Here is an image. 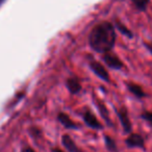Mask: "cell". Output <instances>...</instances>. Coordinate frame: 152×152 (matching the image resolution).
Here are the masks:
<instances>
[{"mask_svg":"<svg viewBox=\"0 0 152 152\" xmlns=\"http://www.w3.org/2000/svg\"><path fill=\"white\" fill-rule=\"evenodd\" d=\"M22 152H34V151L31 149V148H28V147H26V148H24V149L22 150Z\"/></svg>","mask_w":152,"mask_h":152,"instance_id":"obj_17","label":"cell"},{"mask_svg":"<svg viewBox=\"0 0 152 152\" xmlns=\"http://www.w3.org/2000/svg\"><path fill=\"white\" fill-rule=\"evenodd\" d=\"M58 121L66 127V128H77V125L69 118V116L66 114H63V113H61V114L58 115Z\"/></svg>","mask_w":152,"mask_h":152,"instance_id":"obj_10","label":"cell"},{"mask_svg":"<svg viewBox=\"0 0 152 152\" xmlns=\"http://www.w3.org/2000/svg\"><path fill=\"white\" fill-rule=\"evenodd\" d=\"M61 143L65 146V148L68 150L69 152H81V150L77 147L74 141L71 139V137L68 134H64L61 137Z\"/></svg>","mask_w":152,"mask_h":152,"instance_id":"obj_5","label":"cell"},{"mask_svg":"<svg viewBox=\"0 0 152 152\" xmlns=\"http://www.w3.org/2000/svg\"><path fill=\"white\" fill-rule=\"evenodd\" d=\"M131 1L139 11H145L149 4V0H131Z\"/></svg>","mask_w":152,"mask_h":152,"instance_id":"obj_12","label":"cell"},{"mask_svg":"<svg viewBox=\"0 0 152 152\" xmlns=\"http://www.w3.org/2000/svg\"><path fill=\"white\" fill-rule=\"evenodd\" d=\"M83 119H85V122L87 123L88 126H90L91 128H94V129H100L102 128L101 124L100 122L97 120L95 116H94L93 113L91 112H86L83 114Z\"/></svg>","mask_w":152,"mask_h":152,"instance_id":"obj_4","label":"cell"},{"mask_svg":"<svg viewBox=\"0 0 152 152\" xmlns=\"http://www.w3.org/2000/svg\"><path fill=\"white\" fill-rule=\"evenodd\" d=\"M117 26H118V28H119V30H120L122 34H124L125 36H127V37H129V38H131L132 37V34H131V31L128 29V28H126L125 26H123V24H121V23H118L117 24Z\"/></svg>","mask_w":152,"mask_h":152,"instance_id":"obj_14","label":"cell"},{"mask_svg":"<svg viewBox=\"0 0 152 152\" xmlns=\"http://www.w3.org/2000/svg\"><path fill=\"white\" fill-rule=\"evenodd\" d=\"M90 67H91V69L94 71V73H95L99 78L103 79V80H105V81L110 80V75H108L107 70H106L100 63L92 61V63L90 64Z\"/></svg>","mask_w":152,"mask_h":152,"instance_id":"obj_3","label":"cell"},{"mask_svg":"<svg viewBox=\"0 0 152 152\" xmlns=\"http://www.w3.org/2000/svg\"><path fill=\"white\" fill-rule=\"evenodd\" d=\"M142 118L145 119L149 124L152 125V112H145L142 115Z\"/></svg>","mask_w":152,"mask_h":152,"instance_id":"obj_15","label":"cell"},{"mask_svg":"<svg viewBox=\"0 0 152 152\" xmlns=\"http://www.w3.org/2000/svg\"><path fill=\"white\" fill-rule=\"evenodd\" d=\"M53 152H63V151H61V149H56V148H55V149H53Z\"/></svg>","mask_w":152,"mask_h":152,"instance_id":"obj_18","label":"cell"},{"mask_svg":"<svg viewBox=\"0 0 152 152\" xmlns=\"http://www.w3.org/2000/svg\"><path fill=\"white\" fill-rule=\"evenodd\" d=\"M105 144H106V147H107V149L110 150V151H116V150H117L116 143H115L114 140H113L112 137H107V135L105 137Z\"/></svg>","mask_w":152,"mask_h":152,"instance_id":"obj_13","label":"cell"},{"mask_svg":"<svg viewBox=\"0 0 152 152\" xmlns=\"http://www.w3.org/2000/svg\"><path fill=\"white\" fill-rule=\"evenodd\" d=\"M126 144L129 147H143L144 139L139 134H131L127 137Z\"/></svg>","mask_w":152,"mask_h":152,"instance_id":"obj_7","label":"cell"},{"mask_svg":"<svg viewBox=\"0 0 152 152\" xmlns=\"http://www.w3.org/2000/svg\"><path fill=\"white\" fill-rule=\"evenodd\" d=\"M118 116L120 118V121L122 123V126L124 128V130L126 132H129L131 129V123L129 121V118H128V114H127L126 110L125 108H122L118 112Z\"/></svg>","mask_w":152,"mask_h":152,"instance_id":"obj_6","label":"cell"},{"mask_svg":"<svg viewBox=\"0 0 152 152\" xmlns=\"http://www.w3.org/2000/svg\"><path fill=\"white\" fill-rule=\"evenodd\" d=\"M103 61L108 67L113 68V69L119 70V69H122L123 68V63L121 61V59L119 58L116 54H114V53H110V52L104 53Z\"/></svg>","mask_w":152,"mask_h":152,"instance_id":"obj_2","label":"cell"},{"mask_svg":"<svg viewBox=\"0 0 152 152\" xmlns=\"http://www.w3.org/2000/svg\"><path fill=\"white\" fill-rule=\"evenodd\" d=\"M127 89H128V91L130 92L131 94H133L135 97H137V98L145 97V92H144V90L142 89V87L137 85V83H127Z\"/></svg>","mask_w":152,"mask_h":152,"instance_id":"obj_8","label":"cell"},{"mask_svg":"<svg viewBox=\"0 0 152 152\" xmlns=\"http://www.w3.org/2000/svg\"><path fill=\"white\" fill-rule=\"evenodd\" d=\"M145 46H146V48L148 49V50L150 51V52L152 53V42H149V43H146L145 44Z\"/></svg>","mask_w":152,"mask_h":152,"instance_id":"obj_16","label":"cell"},{"mask_svg":"<svg viewBox=\"0 0 152 152\" xmlns=\"http://www.w3.org/2000/svg\"><path fill=\"white\" fill-rule=\"evenodd\" d=\"M96 103H97V106H98V110H99L100 114H101V116L103 117L104 119H105L106 122L110 123V117H108V112L107 110H106L105 105H104L103 103H102L101 101H96Z\"/></svg>","mask_w":152,"mask_h":152,"instance_id":"obj_11","label":"cell"},{"mask_svg":"<svg viewBox=\"0 0 152 152\" xmlns=\"http://www.w3.org/2000/svg\"><path fill=\"white\" fill-rule=\"evenodd\" d=\"M89 41L92 48L97 52H110L116 42V32L114 26L108 22H101L97 24L91 30Z\"/></svg>","mask_w":152,"mask_h":152,"instance_id":"obj_1","label":"cell"},{"mask_svg":"<svg viewBox=\"0 0 152 152\" xmlns=\"http://www.w3.org/2000/svg\"><path fill=\"white\" fill-rule=\"evenodd\" d=\"M67 88L72 94H76L80 91L81 85L77 78H69L67 80Z\"/></svg>","mask_w":152,"mask_h":152,"instance_id":"obj_9","label":"cell"}]
</instances>
